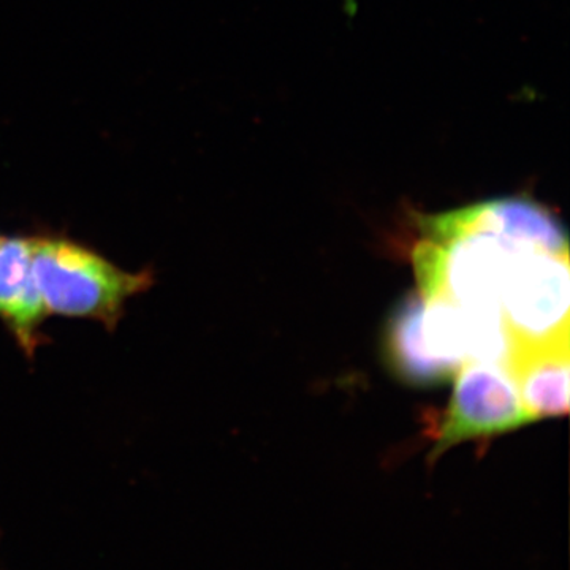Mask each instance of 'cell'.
I'll return each mask as SVG.
<instances>
[{"mask_svg": "<svg viewBox=\"0 0 570 570\" xmlns=\"http://www.w3.org/2000/svg\"><path fill=\"white\" fill-rule=\"evenodd\" d=\"M33 276L48 314L89 318L112 330L127 299L151 288L154 273L124 272L102 255L69 238L33 236Z\"/></svg>", "mask_w": 570, "mask_h": 570, "instance_id": "obj_1", "label": "cell"}, {"mask_svg": "<svg viewBox=\"0 0 570 570\" xmlns=\"http://www.w3.org/2000/svg\"><path fill=\"white\" fill-rule=\"evenodd\" d=\"M531 422L519 385L505 371L487 365L464 367L433 456L464 439L505 433Z\"/></svg>", "mask_w": 570, "mask_h": 570, "instance_id": "obj_2", "label": "cell"}, {"mask_svg": "<svg viewBox=\"0 0 570 570\" xmlns=\"http://www.w3.org/2000/svg\"><path fill=\"white\" fill-rule=\"evenodd\" d=\"M50 316L33 276L32 238L0 242V318L29 358L43 343L40 335Z\"/></svg>", "mask_w": 570, "mask_h": 570, "instance_id": "obj_3", "label": "cell"}, {"mask_svg": "<svg viewBox=\"0 0 570 570\" xmlns=\"http://www.w3.org/2000/svg\"><path fill=\"white\" fill-rule=\"evenodd\" d=\"M442 305H444V303H442ZM444 306L448 307L450 317H452L453 324H455L456 340H459L461 362L464 363L463 346H461V335H460L459 322H456L455 313H453L452 307H449L448 305H444ZM523 363H524L523 360H521V358H519V356H517V358L513 360L512 365H510L509 367H501V370L505 371V373H508L509 376L513 379V381L520 382L521 376H523V371L527 370V366H524ZM487 366H493V365H487Z\"/></svg>", "mask_w": 570, "mask_h": 570, "instance_id": "obj_4", "label": "cell"}, {"mask_svg": "<svg viewBox=\"0 0 570 570\" xmlns=\"http://www.w3.org/2000/svg\"><path fill=\"white\" fill-rule=\"evenodd\" d=\"M438 303H439V302H438ZM441 305H442V303H441ZM442 306H444V305H442ZM444 307H445V306H444ZM445 311H448V307H445ZM448 313H449V311H448ZM449 316H450V314H449ZM450 318H452V317H450ZM452 322H453V321H452ZM453 326H455V324H453ZM455 336H456V332H455ZM456 344H459V340H456ZM459 352H460V348H459ZM460 356H461V355H460ZM461 363H463V362H461ZM520 381H521V379H520ZM519 387H520V382H519Z\"/></svg>", "mask_w": 570, "mask_h": 570, "instance_id": "obj_5", "label": "cell"}, {"mask_svg": "<svg viewBox=\"0 0 570 570\" xmlns=\"http://www.w3.org/2000/svg\"><path fill=\"white\" fill-rule=\"evenodd\" d=\"M0 242H2V238H0Z\"/></svg>", "mask_w": 570, "mask_h": 570, "instance_id": "obj_6", "label": "cell"}]
</instances>
